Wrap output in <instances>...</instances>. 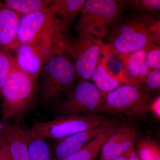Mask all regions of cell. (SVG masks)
<instances>
[{"instance_id": "cell-1", "label": "cell", "mask_w": 160, "mask_h": 160, "mask_svg": "<svg viewBox=\"0 0 160 160\" xmlns=\"http://www.w3.org/2000/svg\"><path fill=\"white\" fill-rule=\"evenodd\" d=\"M156 15L122 16L106 32L102 39L103 45L118 55L147 50L160 42V20Z\"/></svg>"}, {"instance_id": "cell-2", "label": "cell", "mask_w": 160, "mask_h": 160, "mask_svg": "<svg viewBox=\"0 0 160 160\" xmlns=\"http://www.w3.org/2000/svg\"><path fill=\"white\" fill-rule=\"evenodd\" d=\"M69 26L50 7L22 15L18 29V42L55 46L63 49L66 53L72 40Z\"/></svg>"}, {"instance_id": "cell-3", "label": "cell", "mask_w": 160, "mask_h": 160, "mask_svg": "<svg viewBox=\"0 0 160 160\" xmlns=\"http://www.w3.org/2000/svg\"><path fill=\"white\" fill-rule=\"evenodd\" d=\"M38 96V80L21 70L13 58L11 70L1 90L2 119L20 124L36 106Z\"/></svg>"}, {"instance_id": "cell-4", "label": "cell", "mask_w": 160, "mask_h": 160, "mask_svg": "<svg viewBox=\"0 0 160 160\" xmlns=\"http://www.w3.org/2000/svg\"><path fill=\"white\" fill-rule=\"evenodd\" d=\"M39 95L43 103L50 104L68 95L78 78L74 65L64 52L53 56L40 71Z\"/></svg>"}, {"instance_id": "cell-5", "label": "cell", "mask_w": 160, "mask_h": 160, "mask_svg": "<svg viewBox=\"0 0 160 160\" xmlns=\"http://www.w3.org/2000/svg\"><path fill=\"white\" fill-rule=\"evenodd\" d=\"M123 9L114 0H86L75 26L79 35H89L102 39L109 28L122 16Z\"/></svg>"}, {"instance_id": "cell-6", "label": "cell", "mask_w": 160, "mask_h": 160, "mask_svg": "<svg viewBox=\"0 0 160 160\" xmlns=\"http://www.w3.org/2000/svg\"><path fill=\"white\" fill-rule=\"evenodd\" d=\"M110 122L107 118L98 114L61 116L50 121L36 123L28 130L35 135L57 141L105 126Z\"/></svg>"}, {"instance_id": "cell-7", "label": "cell", "mask_w": 160, "mask_h": 160, "mask_svg": "<svg viewBox=\"0 0 160 160\" xmlns=\"http://www.w3.org/2000/svg\"><path fill=\"white\" fill-rule=\"evenodd\" d=\"M154 98L142 84H126L104 95L100 112L142 115L149 111Z\"/></svg>"}, {"instance_id": "cell-8", "label": "cell", "mask_w": 160, "mask_h": 160, "mask_svg": "<svg viewBox=\"0 0 160 160\" xmlns=\"http://www.w3.org/2000/svg\"><path fill=\"white\" fill-rule=\"evenodd\" d=\"M104 96L93 83L78 80L66 98L59 104L58 112L61 116L98 114Z\"/></svg>"}, {"instance_id": "cell-9", "label": "cell", "mask_w": 160, "mask_h": 160, "mask_svg": "<svg viewBox=\"0 0 160 160\" xmlns=\"http://www.w3.org/2000/svg\"><path fill=\"white\" fill-rule=\"evenodd\" d=\"M103 46L102 39L89 35H79L72 39L66 54L73 63L78 80L91 79Z\"/></svg>"}, {"instance_id": "cell-10", "label": "cell", "mask_w": 160, "mask_h": 160, "mask_svg": "<svg viewBox=\"0 0 160 160\" xmlns=\"http://www.w3.org/2000/svg\"><path fill=\"white\" fill-rule=\"evenodd\" d=\"M15 51L18 68L37 80L41 69L50 59L60 52L65 53L59 47L29 43H20Z\"/></svg>"}, {"instance_id": "cell-11", "label": "cell", "mask_w": 160, "mask_h": 160, "mask_svg": "<svg viewBox=\"0 0 160 160\" xmlns=\"http://www.w3.org/2000/svg\"><path fill=\"white\" fill-rule=\"evenodd\" d=\"M138 133L128 125L118 126L106 140L100 152L99 160H112L126 156L137 143Z\"/></svg>"}, {"instance_id": "cell-12", "label": "cell", "mask_w": 160, "mask_h": 160, "mask_svg": "<svg viewBox=\"0 0 160 160\" xmlns=\"http://www.w3.org/2000/svg\"><path fill=\"white\" fill-rule=\"evenodd\" d=\"M107 125L82 132L56 141L54 146L52 147V160H62L78 152L93 139Z\"/></svg>"}, {"instance_id": "cell-13", "label": "cell", "mask_w": 160, "mask_h": 160, "mask_svg": "<svg viewBox=\"0 0 160 160\" xmlns=\"http://www.w3.org/2000/svg\"><path fill=\"white\" fill-rule=\"evenodd\" d=\"M21 15L0 2V49L8 52L16 49Z\"/></svg>"}, {"instance_id": "cell-14", "label": "cell", "mask_w": 160, "mask_h": 160, "mask_svg": "<svg viewBox=\"0 0 160 160\" xmlns=\"http://www.w3.org/2000/svg\"><path fill=\"white\" fill-rule=\"evenodd\" d=\"M118 127L117 123L110 121L82 149L74 154L60 160H95L99 155L104 143Z\"/></svg>"}, {"instance_id": "cell-15", "label": "cell", "mask_w": 160, "mask_h": 160, "mask_svg": "<svg viewBox=\"0 0 160 160\" xmlns=\"http://www.w3.org/2000/svg\"><path fill=\"white\" fill-rule=\"evenodd\" d=\"M6 138L12 160H30L26 130L20 124L10 125Z\"/></svg>"}, {"instance_id": "cell-16", "label": "cell", "mask_w": 160, "mask_h": 160, "mask_svg": "<svg viewBox=\"0 0 160 160\" xmlns=\"http://www.w3.org/2000/svg\"><path fill=\"white\" fill-rule=\"evenodd\" d=\"M85 0H55L49 6L60 19L69 25L75 20Z\"/></svg>"}, {"instance_id": "cell-17", "label": "cell", "mask_w": 160, "mask_h": 160, "mask_svg": "<svg viewBox=\"0 0 160 160\" xmlns=\"http://www.w3.org/2000/svg\"><path fill=\"white\" fill-rule=\"evenodd\" d=\"M26 130L30 160H52V147L48 140Z\"/></svg>"}, {"instance_id": "cell-18", "label": "cell", "mask_w": 160, "mask_h": 160, "mask_svg": "<svg viewBox=\"0 0 160 160\" xmlns=\"http://www.w3.org/2000/svg\"><path fill=\"white\" fill-rule=\"evenodd\" d=\"M50 0H6L3 4L9 9L21 15H25L48 9Z\"/></svg>"}, {"instance_id": "cell-19", "label": "cell", "mask_w": 160, "mask_h": 160, "mask_svg": "<svg viewBox=\"0 0 160 160\" xmlns=\"http://www.w3.org/2000/svg\"><path fill=\"white\" fill-rule=\"evenodd\" d=\"M91 78L95 86L104 95L116 88L120 84L119 80L110 75L102 64H97Z\"/></svg>"}, {"instance_id": "cell-20", "label": "cell", "mask_w": 160, "mask_h": 160, "mask_svg": "<svg viewBox=\"0 0 160 160\" xmlns=\"http://www.w3.org/2000/svg\"><path fill=\"white\" fill-rule=\"evenodd\" d=\"M123 10L133 12V14H155L160 9V0H132L118 1Z\"/></svg>"}, {"instance_id": "cell-21", "label": "cell", "mask_w": 160, "mask_h": 160, "mask_svg": "<svg viewBox=\"0 0 160 160\" xmlns=\"http://www.w3.org/2000/svg\"><path fill=\"white\" fill-rule=\"evenodd\" d=\"M147 50L145 49L137 50L132 52L129 57L126 68L128 84H140L139 72L143 62L146 60Z\"/></svg>"}, {"instance_id": "cell-22", "label": "cell", "mask_w": 160, "mask_h": 160, "mask_svg": "<svg viewBox=\"0 0 160 160\" xmlns=\"http://www.w3.org/2000/svg\"><path fill=\"white\" fill-rule=\"evenodd\" d=\"M136 150L141 160H160L159 145L149 139H144L137 143Z\"/></svg>"}, {"instance_id": "cell-23", "label": "cell", "mask_w": 160, "mask_h": 160, "mask_svg": "<svg viewBox=\"0 0 160 160\" xmlns=\"http://www.w3.org/2000/svg\"><path fill=\"white\" fill-rule=\"evenodd\" d=\"M13 58L10 52L0 49V96L2 88L11 70Z\"/></svg>"}, {"instance_id": "cell-24", "label": "cell", "mask_w": 160, "mask_h": 160, "mask_svg": "<svg viewBox=\"0 0 160 160\" xmlns=\"http://www.w3.org/2000/svg\"><path fill=\"white\" fill-rule=\"evenodd\" d=\"M144 87L151 93L159 91L160 87V69L150 71L144 81Z\"/></svg>"}, {"instance_id": "cell-25", "label": "cell", "mask_w": 160, "mask_h": 160, "mask_svg": "<svg viewBox=\"0 0 160 160\" xmlns=\"http://www.w3.org/2000/svg\"><path fill=\"white\" fill-rule=\"evenodd\" d=\"M153 45L149 48L146 52V61L149 67L153 69H160V49L159 45Z\"/></svg>"}, {"instance_id": "cell-26", "label": "cell", "mask_w": 160, "mask_h": 160, "mask_svg": "<svg viewBox=\"0 0 160 160\" xmlns=\"http://www.w3.org/2000/svg\"><path fill=\"white\" fill-rule=\"evenodd\" d=\"M6 135L7 133L0 142V160H12L9 154Z\"/></svg>"}, {"instance_id": "cell-27", "label": "cell", "mask_w": 160, "mask_h": 160, "mask_svg": "<svg viewBox=\"0 0 160 160\" xmlns=\"http://www.w3.org/2000/svg\"><path fill=\"white\" fill-rule=\"evenodd\" d=\"M151 111L158 118H160V96L155 97L149 104V111Z\"/></svg>"}, {"instance_id": "cell-28", "label": "cell", "mask_w": 160, "mask_h": 160, "mask_svg": "<svg viewBox=\"0 0 160 160\" xmlns=\"http://www.w3.org/2000/svg\"><path fill=\"white\" fill-rule=\"evenodd\" d=\"M6 121L2 119H0V142L6 135L10 126Z\"/></svg>"}, {"instance_id": "cell-29", "label": "cell", "mask_w": 160, "mask_h": 160, "mask_svg": "<svg viewBox=\"0 0 160 160\" xmlns=\"http://www.w3.org/2000/svg\"><path fill=\"white\" fill-rule=\"evenodd\" d=\"M127 158L128 160H141L134 149L128 154Z\"/></svg>"}, {"instance_id": "cell-30", "label": "cell", "mask_w": 160, "mask_h": 160, "mask_svg": "<svg viewBox=\"0 0 160 160\" xmlns=\"http://www.w3.org/2000/svg\"><path fill=\"white\" fill-rule=\"evenodd\" d=\"M112 160H128V158H127V156H126L121 157L117 158L114 159Z\"/></svg>"}]
</instances>
